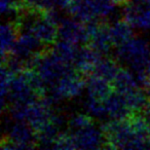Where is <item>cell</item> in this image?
I'll return each mask as SVG.
<instances>
[{"mask_svg":"<svg viewBox=\"0 0 150 150\" xmlns=\"http://www.w3.org/2000/svg\"><path fill=\"white\" fill-rule=\"evenodd\" d=\"M20 34L19 26L15 20L7 21L1 26V57L5 59L13 52Z\"/></svg>","mask_w":150,"mask_h":150,"instance_id":"7c38bea8","label":"cell"},{"mask_svg":"<svg viewBox=\"0 0 150 150\" xmlns=\"http://www.w3.org/2000/svg\"><path fill=\"white\" fill-rule=\"evenodd\" d=\"M72 135L74 141L75 149H99L105 148L104 134L102 129H99L96 125L77 129V131H69Z\"/></svg>","mask_w":150,"mask_h":150,"instance_id":"52a82bcc","label":"cell"},{"mask_svg":"<svg viewBox=\"0 0 150 150\" xmlns=\"http://www.w3.org/2000/svg\"><path fill=\"white\" fill-rule=\"evenodd\" d=\"M147 1H150V0H147Z\"/></svg>","mask_w":150,"mask_h":150,"instance_id":"7402d4cb","label":"cell"},{"mask_svg":"<svg viewBox=\"0 0 150 150\" xmlns=\"http://www.w3.org/2000/svg\"><path fill=\"white\" fill-rule=\"evenodd\" d=\"M107 115L112 119H122L127 117L132 113L127 100L120 93L114 92L104 101Z\"/></svg>","mask_w":150,"mask_h":150,"instance_id":"30bf717a","label":"cell"},{"mask_svg":"<svg viewBox=\"0 0 150 150\" xmlns=\"http://www.w3.org/2000/svg\"><path fill=\"white\" fill-rule=\"evenodd\" d=\"M142 115L145 118L146 122H147V125L150 127V100L148 101V103L146 104V106L143 108V110L141 111Z\"/></svg>","mask_w":150,"mask_h":150,"instance_id":"d6986e66","label":"cell"},{"mask_svg":"<svg viewBox=\"0 0 150 150\" xmlns=\"http://www.w3.org/2000/svg\"><path fill=\"white\" fill-rule=\"evenodd\" d=\"M112 84L114 91L120 93V94H125L132 90L141 88L135 73H132L129 70L122 68V67H120L118 73L112 81Z\"/></svg>","mask_w":150,"mask_h":150,"instance_id":"4fadbf2b","label":"cell"},{"mask_svg":"<svg viewBox=\"0 0 150 150\" xmlns=\"http://www.w3.org/2000/svg\"><path fill=\"white\" fill-rule=\"evenodd\" d=\"M59 38L74 44L88 43V33L86 25L76 19H62L59 25Z\"/></svg>","mask_w":150,"mask_h":150,"instance_id":"ba28073f","label":"cell"},{"mask_svg":"<svg viewBox=\"0 0 150 150\" xmlns=\"http://www.w3.org/2000/svg\"><path fill=\"white\" fill-rule=\"evenodd\" d=\"M116 60L133 72L143 70L150 62V43L142 37H132L116 47Z\"/></svg>","mask_w":150,"mask_h":150,"instance_id":"7a4b0ae2","label":"cell"},{"mask_svg":"<svg viewBox=\"0 0 150 150\" xmlns=\"http://www.w3.org/2000/svg\"><path fill=\"white\" fill-rule=\"evenodd\" d=\"M95 117L91 114H83V113H75L69 118L68 127L69 131H77L90 125H96Z\"/></svg>","mask_w":150,"mask_h":150,"instance_id":"e0dca14e","label":"cell"},{"mask_svg":"<svg viewBox=\"0 0 150 150\" xmlns=\"http://www.w3.org/2000/svg\"><path fill=\"white\" fill-rule=\"evenodd\" d=\"M144 90H145V92H146V95H147L148 99H149V100H150V83L148 84V86H146V88H144Z\"/></svg>","mask_w":150,"mask_h":150,"instance_id":"44dd1931","label":"cell"},{"mask_svg":"<svg viewBox=\"0 0 150 150\" xmlns=\"http://www.w3.org/2000/svg\"><path fill=\"white\" fill-rule=\"evenodd\" d=\"M133 26L125 19L117 20L110 25V35L114 46H119L134 37Z\"/></svg>","mask_w":150,"mask_h":150,"instance_id":"9a60e30c","label":"cell"},{"mask_svg":"<svg viewBox=\"0 0 150 150\" xmlns=\"http://www.w3.org/2000/svg\"><path fill=\"white\" fill-rule=\"evenodd\" d=\"M113 1H114V3L116 5H119V6H125V5L129 4L132 0H113Z\"/></svg>","mask_w":150,"mask_h":150,"instance_id":"ffe728a7","label":"cell"},{"mask_svg":"<svg viewBox=\"0 0 150 150\" xmlns=\"http://www.w3.org/2000/svg\"><path fill=\"white\" fill-rule=\"evenodd\" d=\"M86 88H88V96L100 101H105L114 92L112 82L110 83V81L96 75H91L88 77Z\"/></svg>","mask_w":150,"mask_h":150,"instance_id":"8fae6325","label":"cell"},{"mask_svg":"<svg viewBox=\"0 0 150 150\" xmlns=\"http://www.w3.org/2000/svg\"><path fill=\"white\" fill-rule=\"evenodd\" d=\"M88 33V41L86 44L92 46L102 54H110L114 47L110 35V25L105 20H94L86 23Z\"/></svg>","mask_w":150,"mask_h":150,"instance_id":"5b68a950","label":"cell"},{"mask_svg":"<svg viewBox=\"0 0 150 150\" xmlns=\"http://www.w3.org/2000/svg\"><path fill=\"white\" fill-rule=\"evenodd\" d=\"M119 69H120V63L116 60V58L114 59L112 57L103 58L102 57L92 75H96V76L112 82L118 73Z\"/></svg>","mask_w":150,"mask_h":150,"instance_id":"5bb4252c","label":"cell"},{"mask_svg":"<svg viewBox=\"0 0 150 150\" xmlns=\"http://www.w3.org/2000/svg\"><path fill=\"white\" fill-rule=\"evenodd\" d=\"M102 54L93 48L88 44L78 48L76 58L73 63V67L76 71L86 76V78L94 73L95 68L102 59Z\"/></svg>","mask_w":150,"mask_h":150,"instance_id":"9c48e42d","label":"cell"},{"mask_svg":"<svg viewBox=\"0 0 150 150\" xmlns=\"http://www.w3.org/2000/svg\"><path fill=\"white\" fill-rule=\"evenodd\" d=\"M11 120L13 122L7 127L6 133L1 139V149L16 150L37 148V135L32 125L23 120Z\"/></svg>","mask_w":150,"mask_h":150,"instance_id":"3957f363","label":"cell"},{"mask_svg":"<svg viewBox=\"0 0 150 150\" xmlns=\"http://www.w3.org/2000/svg\"><path fill=\"white\" fill-rule=\"evenodd\" d=\"M122 19L134 28L146 31L150 30V1L132 0L129 4L123 6Z\"/></svg>","mask_w":150,"mask_h":150,"instance_id":"8992f818","label":"cell"},{"mask_svg":"<svg viewBox=\"0 0 150 150\" xmlns=\"http://www.w3.org/2000/svg\"><path fill=\"white\" fill-rule=\"evenodd\" d=\"M40 99L32 86L26 70L13 74L9 82L7 107L11 104H26Z\"/></svg>","mask_w":150,"mask_h":150,"instance_id":"277c9868","label":"cell"},{"mask_svg":"<svg viewBox=\"0 0 150 150\" xmlns=\"http://www.w3.org/2000/svg\"><path fill=\"white\" fill-rule=\"evenodd\" d=\"M84 106H86V109L88 114L94 116L95 118H104L105 116H108L104 101L97 100V99L88 96V99L84 103Z\"/></svg>","mask_w":150,"mask_h":150,"instance_id":"ac0fdd59","label":"cell"},{"mask_svg":"<svg viewBox=\"0 0 150 150\" xmlns=\"http://www.w3.org/2000/svg\"><path fill=\"white\" fill-rule=\"evenodd\" d=\"M108 149H148L150 135L134 125L129 115L122 119H112L101 127Z\"/></svg>","mask_w":150,"mask_h":150,"instance_id":"6da1fadb","label":"cell"},{"mask_svg":"<svg viewBox=\"0 0 150 150\" xmlns=\"http://www.w3.org/2000/svg\"><path fill=\"white\" fill-rule=\"evenodd\" d=\"M52 52L59 58L62 59L65 63L69 65H73L76 54H77L78 48L77 44H74L72 42L67 41V40L60 39L52 46Z\"/></svg>","mask_w":150,"mask_h":150,"instance_id":"2e32d148","label":"cell"}]
</instances>
